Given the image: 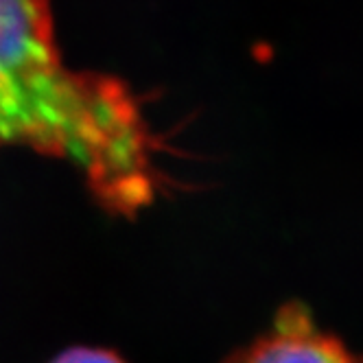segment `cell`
Instances as JSON below:
<instances>
[{"label":"cell","mask_w":363,"mask_h":363,"mask_svg":"<svg viewBox=\"0 0 363 363\" xmlns=\"http://www.w3.org/2000/svg\"><path fill=\"white\" fill-rule=\"evenodd\" d=\"M60 158L106 211L134 217L158 195L155 143L114 77L64 64L50 0H0V149Z\"/></svg>","instance_id":"6da1fadb"},{"label":"cell","mask_w":363,"mask_h":363,"mask_svg":"<svg viewBox=\"0 0 363 363\" xmlns=\"http://www.w3.org/2000/svg\"><path fill=\"white\" fill-rule=\"evenodd\" d=\"M225 363H359L357 357L328 330L320 328L313 313L300 302L278 308L258 340L228 357Z\"/></svg>","instance_id":"7a4b0ae2"},{"label":"cell","mask_w":363,"mask_h":363,"mask_svg":"<svg viewBox=\"0 0 363 363\" xmlns=\"http://www.w3.org/2000/svg\"><path fill=\"white\" fill-rule=\"evenodd\" d=\"M50 363H125L116 352L106 348H90V346H74L57 354Z\"/></svg>","instance_id":"3957f363"}]
</instances>
